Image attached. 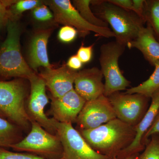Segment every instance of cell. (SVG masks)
Masks as SVG:
<instances>
[{
    "label": "cell",
    "mask_w": 159,
    "mask_h": 159,
    "mask_svg": "<svg viewBox=\"0 0 159 159\" xmlns=\"http://www.w3.org/2000/svg\"><path fill=\"white\" fill-rule=\"evenodd\" d=\"M78 131L91 148L112 159L130 145L136 135L134 127L117 118L96 128Z\"/></svg>",
    "instance_id": "1"
},
{
    "label": "cell",
    "mask_w": 159,
    "mask_h": 159,
    "mask_svg": "<svg viewBox=\"0 0 159 159\" xmlns=\"http://www.w3.org/2000/svg\"><path fill=\"white\" fill-rule=\"evenodd\" d=\"M91 4L98 7L97 17L111 26L116 41L125 47L144 27V21L133 11L119 8L107 1H92Z\"/></svg>",
    "instance_id": "2"
},
{
    "label": "cell",
    "mask_w": 159,
    "mask_h": 159,
    "mask_svg": "<svg viewBox=\"0 0 159 159\" xmlns=\"http://www.w3.org/2000/svg\"><path fill=\"white\" fill-rule=\"evenodd\" d=\"M6 28L7 36L0 47V76L28 79L34 73L21 52L19 25L17 21L9 20Z\"/></svg>",
    "instance_id": "3"
},
{
    "label": "cell",
    "mask_w": 159,
    "mask_h": 159,
    "mask_svg": "<svg viewBox=\"0 0 159 159\" xmlns=\"http://www.w3.org/2000/svg\"><path fill=\"white\" fill-rule=\"evenodd\" d=\"M26 89L20 80H0V110L12 123L28 129L31 119L25 107Z\"/></svg>",
    "instance_id": "4"
},
{
    "label": "cell",
    "mask_w": 159,
    "mask_h": 159,
    "mask_svg": "<svg viewBox=\"0 0 159 159\" xmlns=\"http://www.w3.org/2000/svg\"><path fill=\"white\" fill-rule=\"evenodd\" d=\"M125 47L116 41L103 44L100 47L99 63L105 78L103 95L108 97L120 91L126 90L130 82L124 77L119 67V59Z\"/></svg>",
    "instance_id": "5"
},
{
    "label": "cell",
    "mask_w": 159,
    "mask_h": 159,
    "mask_svg": "<svg viewBox=\"0 0 159 159\" xmlns=\"http://www.w3.org/2000/svg\"><path fill=\"white\" fill-rule=\"evenodd\" d=\"M29 134L10 148L18 152H27L46 159L62 158L63 148L57 134L54 135L31 120Z\"/></svg>",
    "instance_id": "6"
},
{
    "label": "cell",
    "mask_w": 159,
    "mask_h": 159,
    "mask_svg": "<svg viewBox=\"0 0 159 159\" xmlns=\"http://www.w3.org/2000/svg\"><path fill=\"white\" fill-rule=\"evenodd\" d=\"M43 2L53 11L56 22L74 27L80 37H85L91 32H93L100 37L115 38L113 32L109 28L96 27L86 21L69 0H48Z\"/></svg>",
    "instance_id": "7"
},
{
    "label": "cell",
    "mask_w": 159,
    "mask_h": 159,
    "mask_svg": "<svg viewBox=\"0 0 159 159\" xmlns=\"http://www.w3.org/2000/svg\"><path fill=\"white\" fill-rule=\"evenodd\" d=\"M53 119L56 134L59 137L62 146V158L112 159L91 148L72 124L61 123Z\"/></svg>",
    "instance_id": "8"
},
{
    "label": "cell",
    "mask_w": 159,
    "mask_h": 159,
    "mask_svg": "<svg viewBox=\"0 0 159 159\" xmlns=\"http://www.w3.org/2000/svg\"><path fill=\"white\" fill-rule=\"evenodd\" d=\"M117 119L135 127L149 107V98L141 94L116 92L108 97Z\"/></svg>",
    "instance_id": "9"
},
{
    "label": "cell",
    "mask_w": 159,
    "mask_h": 159,
    "mask_svg": "<svg viewBox=\"0 0 159 159\" xmlns=\"http://www.w3.org/2000/svg\"><path fill=\"white\" fill-rule=\"evenodd\" d=\"M31 86V93L27 111L31 120L35 121L50 133H56L53 119H49L44 109L48 103L46 94V84L39 76L34 74L28 79Z\"/></svg>",
    "instance_id": "10"
},
{
    "label": "cell",
    "mask_w": 159,
    "mask_h": 159,
    "mask_svg": "<svg viewBox=\"0 0 159 159\" xmlns=\"http://www.w3.org/2000/svg\"><path fill=\"white\" fill-rule=\"evenodd\" d=\"M116 118L108 97L102 95L86 101L77 118L80 130L93 129Z\"/></svg>",
    "instance_id": "11"
},
{
    "label": "cell",
    "mask_w": 159,
    "mask_h": 159,
    "mask_svg": "<svg viewBox=\"0 0 159 159\" xmlns=\"http://www.w3.org/2000/svg\"><path fill=\"white\" fill-rule=\"evenodd\" d=\"M86 102L74 89L61 98L52 97L51 108L53 118L61 123H75Z\"/></svg>",
    "instance_id": "12"
},
{
    "label": "cell",
    "mask_w": 159,
    "mask_h": 159,
    "mask_svg": "<svg viewBox=\"0 0 159 159\" xmlns=\"http://www.w3.org/2000/svg\"><path fill=\"white\" fill-rule=\"evenodd\" d=\"M78 72L67 66L56 69H46L39 74L54 98H61L74 89V84Z\"/></svg>",
    "instance_id": "13"
},
{
    "label": "cell",
    "mask_w": 159,
    "mask_h": 159,
    "mask_svg": "<svg viewBox=\"0 0 159 159\" xmlns=\"http://www.w3.org/2000/svg\"><path fill=\"white\" fill-rule=\"evenodd\" d=\"M103 77L101 70L97 67L83 70L77 73L74 89L86 101L97 99L104 94Z\"/></svg>",
    "instance_id": "14"
},
{
    "label": "cell",
    "mask_w": 159,
    "mask_h": 159,
    "mask_svg": "<svg viewBox=\"0 0 159 159\" xmlns=\"http://www.w3.org/2000/svg\"><path fill=\"white\" fill-rule=\"evenodd\" d=\"M151 99L150 105L145 116L141 122L134 127L136 135L133 142L119 153L117 158H125L139 153L145 148V146L142 144V139L154 122L159 110V89L152 95Z\"/></svg>",
    "instance_id": "15"
},
{
    "label": "cell",
    "mask_w": 159,
    "mask_h": 159,
    "mask_svg": "<svg viewBox=\"0 0 159 159\" xmlns=\"http://www.w3.org/2000/svg\"><path fill=\"white\" fill-rule=\"evenodd\" d=\"M51 29L39 30L34 34L29 48V66L37 71L40 67L46 69L52 68L49 62L48 53V44L51 33Z\"/></svg>",
    "instance_id": "16"
},
{
    "label": "cell",
    "mask_w": 159,
    "mask_h": 159,
    "mask_svg": "<svg viewBox=\"0 0 159 159\" xmlns=\"http://www.w3.org/2000/svg\"><path fill=\"white\" fill-rule=\"evenodd\" d=\"M126 47L141 51L145 59L154 66L159 63V42L149 24L146 27L144 26L136 38Z\"/></svg>",
    "instance_id": "17"
},
{
    "label": "cell",
    "mask_w": 159,
    "mask_h": 159,
    "mask_svg": "<svg viewBox=\"0 0 159 159\" xmlns=\"http://www.w3.org/2000/svg\"><path fill=\"white\" fill-rule=\"evenodd\" d=\"M20 127L0 116V148L11 147L21 141Z\"/></svg>",
    "instance_id": "18"
},
{
    "label": "cell",
    "mask_w": 159,
    "mask_h": 159,
    "mask_svg": "<svg viewBox=\"0 0 159 159\" xmlns=\"http://www.w3.org/2000/svg\"><path fill=\"white\" fill-rule=\"evenodd\" d=\"M154 67V70L147 80L137 86L126 89L125 93L141 94L151 99L159 89V63Z\"/></svg>",
    "instance_id": "19"
},
{
    "label": "cell",
    "mask_w": 159,
    "mask_h": 159,
    "mask_svg": "<svg viewBox=\"0 0 159 159\" xmlns=\"http://www.w3.org/2000/svg\"><path fill=\"white\" fill-rule=\"evenodd\" d=\"M90 0H74L72 4L84 20L88 22L99 28H108V24L96 16L92 12L90 5Z\"/></svg>",
    "instance_id": "20"
},
{
    "label": "cell",
    "mask_w": 159,
    "mask_h": 159,
    "mask_svg": "<svg viewBox=\"0 0 159 159\" xmlns=\"http://www.w3.org/2000/svg\"><path fill=\"white\" fill-rule=\"evenodd\" d=\"M145 17L159 40V0L145 1Z\"/></svg>",
    "instance_id": "21"
},
{
    "label": "cell",
    "mask_w": 159,
    "mask_h": 159,
    "mask_svg": "<svg viewBox=\"0 0 159 159\" xmlns=\"http://www.w3.org/2000/svg\"><path fill=\"white\" fill-rule=\"evenodd\" d=\"M43 2L38 0H20L17 1L9 9L10 20L17 21L22 13L27 10L34 9L43 5Z\"/></svg>",
    "instance_id": "22"
},
{
    "label": "cell",
    "mask_w": 159,
    "mask_h": 159,
    "mask_svg": "<svg viewBox=\"0 0 159 159\" xmlns=\"http://www.w3.org/2000/svg\"><path fill=\"white\" fill-rule=\"evenodd\" d=\"M138 159H159V135L151 137Z\"/></svg>",
    "instance_id": "23"
},
{
    "label": "cell",
    "mask_w": 159,
    "mask_h": 159,
    "mask_svg": "<svg viewBox=\"0 0 159 159\" xmlns=\"http://www.w3.org/2000/svg\"><path fill=\"white\" fill-rule=\"evenodd\" d=\"M0 159H46L33 154L13 152L0 148ZM59 159H63L61 158Z\"/></svg>",
    "instance_id": "24"
},
{
    "label": "cell",
    "mask_w": 159,
    "mask_h": 159,
    "mask_svg": "<svg viewBox=\"0 0 159 159\" xmlns=\"http://www.w3.org/2000/svg\"><path fill=\"white\" fill-rule=\"evenodd\" d=\"M17 1L15 0H0V29L7 25L10 20L9 7H11Z\"/></svg>",
    "instance_id": "25"
},
{
    "label": "cell",
    "mask_w": 159,
    "mask_h": 159,
    "mask_svg": "<svg viewBox=\"0 0 159 159\" xmlns=\"http://www.w3.org/2000/svg\"><path fill=\"white\" fill-rule=\"evenodd\" d=\"M77 34V30L74 27L65 25L59 30L58 39L63 43H70L76 39Z\"/></svg>",
    "instance_id": "26"
},
{
    "label": "cell",
    "mask_w": 159,
    "mask_h": 159,
    "mask_svg": "<svg viewBox=\"0 0 159 159\" xmlns=\"http://www.w3.org/2000/svg\"><path fill=\"white\" fill-rule=\"evenodd\" d=\"M33 14L35 19L40 21H46L54 18L53 13L44 5L38 6L34 9Z\"/></svg>",
    "instance_id": "27"
},
{
    "label": "cell",
    "mask_w": 159,
    "mask_h": 159,
    "mask_svg": "<svg viewBox=\"0 0 159 159\" xmlns=\"http://www.w3.org/2000/svg\"><path fill=\"white\" fill-rule=\"evenodd\" d=\"M94 44L84 47L82 45L77 51V55L82 63L89 62L93 56V48Z\"/></svg>",
    "instance_id": "28"
},
{
    "label": "cell",
    "mask_w": 159,
    "mask_h": 159,
    "mask_svg": "<svg viewBox=\"0 0 159 159\" xmlns=\"http://www.w3.org/2000/svg\"><path fill=\"white\" fill-rule=\"evenodd\" d=\"M155 135H159V110L154 122L142 139L143 145L145 146L151 137Z\"/></svg>",
    "instance_id": "29"
},
{
    "label": "cell",
    "mask_w": 159,
    "mask_h": 159,
    "mask_svg": "<svg viewBox=\"0 0 159 159\" xmlns=\"http://www.w3.org/2000/svg\"><path fill=\"white\" fill-rule=\"evenodd\" d=\"M132 11L137 14L144 22H146L145 17V1L144 0H132Z\"/></svg>",
    "instance_id": "30"
},
{
    "label": "cell",
    "mask_w": 159,
    "mask_h": 159,
    "mask_svg": "<svg viewBox=\"0 0 159 159\" xmlns=\"http://www.w3.org/2000/svg\"><path fill=\"white\" fill-rule=\"evenodd\" d=\"M108 2L119 8L128 11H132V0H108Z\"/></svg>",
    "instance_id": "31"
},
{
    "label": "cell",
    "mask_w": 159,
    "mask_h": 159,
    "mask_svg": "<svg viewBox=\"0 0 159 159\" xmlns=\"http://www.w3.org/2000/svg\"><path fill=\"white\" fill-rule=\"evenodd\" d=\"M82 62L76 55H73L69 58L66 66L70 69L77 71L81 69L82 67Z\"/></svg>",
    "instance_id": "32"
},
{
    "label": "cell",
    "mask_w": 159,
    "mask_h": 159,
    "mask_svg": "<svg viewBox=\"0 0 159 159\" xmlns=\"http://www.w3.org/2000/svg\"><path fill=\"white\" fill-rule=\"evenodd\" d=\"M139 156V153L135 154L132 155L130 156L125 157V158L123 159H119L117 158H114L112 159H138V157Z\"/></svg>",
    "instance_id": "33"
},
{
    "label": "cell",
    "mask_w": 159,
    "mask_h": 159,
    "mask_svg": "<svg viewBox=\"0 0 159 159\" xmlns=\"http://www.w3.org/2000/svg\"><path fill=\"white\" fill-rule=\"evenodd\" d=\"M0 116L2 117H4L5 116V115H4V113L1 110H0Z\"/></svg>",
    "instance_id": "34"
}]
</instances>
